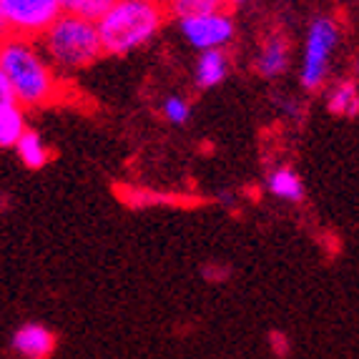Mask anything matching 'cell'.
Instances as JSON below:
<instances>
[{
  "label": "cell",
  "instance_id": "cell-1",
  "mask_svg": "<svg viewBox=\"0 0 359 359\" xmlns=\"http://www.w3.org/2000/svg\"><path fill=\"white\" fill-rule=\"evenodd\" d=\"M0 71L11 86L13 101L20 108H43L60 98L63 86L33 38H0Z\"/></svg>",
  "mask_w": 359,
  "mask_h": 359
},
{
  "label": "cell",
  "instance_id": "cell-2",
  "mask_svg": "<svg viewBox=\"0 0 359 359\" xmlns=\"http://www.w3.org/2000/svg\"><path fill=\"white\" fill-rule=\"evenodd\" d=\"M166 20L161 0H116L96 23L106 55H128L156 38Z\"/></svg>",
  "mask_w": 359,
  "mask_h": 359
},
{
  "label": "cell",
  "instance_id": "cell-3",
  "mask_svg": "<svg viewBox=\"0 0 359 359\" xmlns=\"http://www.w3.org/2000/svg\"><path fill=\"white\" fill-rule=\"evenodd\" d=\"M41 48L50 60V66L63 73L90 68L103 55L96 23L71 13H60L53 20V25L41 36Z\"/></svg>",
  "mask_w": 359,
  "mask_h": 359
},
{
  "label": "cell",
  "instance_id": "cell-4",
  "mask_svg": "<svg viewBox=\"0 0 359 359\" xmlns=\"http://www.w3.org/2000/svg\"><path fill=\"white\" fill-rule=\"evenodd\" d=\"M63 13V0H0L3 36L41 38Z\"/></svg>",
  "mask_w": 359,
  "mask_h": 359
},
{
  "label": "cell",
  "instance_id": "cell-5",
  "mask_svg": "<svg viewBox=\"0 0 359 359\" xmlns=\"http://www.w3.org/2000/svg\"><path fill=\"white\" fill-rule=\"evenodd\" d=\"M337 38H339V30L332 18H317L311 23L309 33H306L304 63H302V86L306 90L322 88V83L327 81Z\"/></svg>",
  "mask_w": 359,
  "mask_h": 359
},
{
  "label": "cell",
  "instance_id": "cell-6",
  "mask_svg": "<svg viewBox=\"0 0 359 359\" xmlns=\"http://www.w3.org/2000/svg\"><path fill=\"white\" fill-rule=\"evenodd\" d=\"M233 30L236 28H233L231 13L224 11V6L181 18V33L198 50L224 48L233 38Z\"/></svg>",
  "mask_w": 359,
  "mask_h": 359
},
{
  "label": "cell",
  "instance_id": "cell-7",
  "mask_svg": "<svg viewBox=\"0 0 359 359\" xmlns=\"http://www.w3.org/2000/svg\"><path fill=\"white\" fill-rule=\"evenodd\" d=\"M13 349L23 359H50L55 352V334L43 324H23L13 334Z\"/></svg>",
  "mask_w": 359,
  "mask_h": 359
},
{
  "label": "cell",
  "instance_id": "cell-8",
  "mask_svg": "<svg viewBox=\"0 0 359 359\" xmlns=\"http://www.w3.org/2000/svg\"><path fill=\"white\" fill-rule=\"evenodd\" d=\"M229 76V55L224 53V48H214V50H201L196 60V86L201 90L216 88L219 83H224Z\"/></svg>",
  "mask_w": 359,
  "mask_h": 359
},
{
  "label": "cell",
  "instance_id": "cell-9",
  "mask_svg": "<svg viewBox=\"0 0 359 359\" xmlns=\"http://www.w3.org/2000/svg\"><path fill=\"white\" fill-rule=\"evenodd\" d=\"M289 68V43L284 36H271L257 55V73L264 78L282 76Z\"/></svg>",
  "mask_w": 359,
  "mask_h": 359
},
{
  "label": "cell",
  "instance_id": "cell-10",
  "mask_svg": "<svg viewBox=\"0 0 359 359\" xmlns=\"http://www.w3.org/2000/svg\"><path fill=\"white\" fill-rule=\"evenodd\" d=\"M327 108L339 118H354L359 116V86L354 81H339L332 86L327 96Z\"/></svg>",
  "mask_w": 359,
  "mask_h": 359
},
{
  "label": "cell",
  "instance_id": "cell-11",
  "mask_svg": "<svg viewBox=\"0 0 359 359\" xmlns=\"http://www.w3.org/2000/svg\"><path fill=\"white\" fill-rule=\"evenodd\" d=\"M23 111L25 108H20L15 101L0 106V146L3 149H13L18 144V138L28 131Z\"/></svg>",
  "mask_w": 359,
  "mask_h": 359
},
{
  "label": "cell",
  "instance_id": "cell-12",
  "mask_svg": "<svg viewBox=\"0 0 359 359\" xmlns=\"http://www.w3.org/2000/svg\"><path fill=\"white\" fill-rule=\"evenodd\" d=\"M266 186H269V191L274 194L276 198L289 201V204H297V201H302V196H304V184H302L299 174L287 166L274 168L269 174V179H266Z\"/></svg>",
  "mask_w": 359,
  "mask_h": 359
},
{
  "label": "cell",
  "instance_id": "cell-13",
  "mask_svg": "<svg viewBox=\"0 0 359 359\" xmlns=\"http://www.w3.org/2000/svg\"><path fill=\"white\" fill-rule=\"evenodd\" d=\"M13 149H15V154H18L20 163H23L25 168H43L50 161L48 146H46V141H43L36 131H25Z\"/></svg>",
  "mask_w": 359,
  "mask_h": 359
},
{
  "label": "cell",
  "instance_id": "cell-14",
  "mask_svg": "<svg viewBox=\"0 0 359 359\" xmlns=\"http://www.w3.org/2000/svg\"><path fill=\"white\" fill-rule=\"evenodd\" d=\"M116 0H63V13H71L78 18L98 23V20L111 11Z\"/></svg>",
  "mask_w": 359,
  "mask_h": 359
},
{
  "label": "cell",
  "instance_id": "cell-15",
  "mask_svg": "<svg viewBox=\"0 0 359 359\" xmlns=\"http://www.w3.org/2000/svg\"><path fill=\"white\" fill-rule=\"evenodd\" d=\"M211 8H222V6H216L214 0H168L166 3V13H171L176 20L196 15V13L211 11Z\"/></svg>",
  "mask_w": 359,
  "mask_h": 359
},
{
  "label": "cell",
  "instance_id": "cell-16",
  "mask_svg": "<svg viewBox=\"0 0 359 359\" xmlns=\"http://www.w3.org/2000/svg\"><path fill=\"white\" fill-rule=\"evenodd\" d=\"M163 116H166V121H171V123H186L189 116H191L189 101L181 96H168L166 101H163Z\"/></svg>",
  "mask_w": 359,
  "mask_h": 359
},
{
  "label": "cell",
  "instance_id": "cell-17",
  "mask_svg": "<svg viewBox=\"0 0 359 359\" xmlns=\"http://www.w3.org/2000/svg\"><path fill=\"white\" fill-rule=\"evenodd\" d=\"M11 101H13L11 86H8L6 76H3V71H0V106H3V103H11Z\"/></svg>",
  "mask_w": 359,
  "mask_h": 359
},
{
  "label": "cell",
  "instance_id": "cell-18",
  "mask_svg": "<svg viewBox=\"0 0 359 359\" xmlns=\"http://www.w3.org/2000/svg\"><path fill=\"white\" fill-rule=\"evenodd\" d=\"M271 341H274V349L279 357H284V354L289 352V344H287V337L282 334H271Z\"/></svg>",
  "mask_w": 359,
  "mask_h": 359
},
{
  "label": "cell",
  "instance_id": "cell-19",
  "mask_svg": "<svg viewBox=\"0 0 359 359\" xmlns=\"http://www.w3.org/2000/svg\"><path fill=\"white\" fill-rule=\"evenodd\" d=\"M226 3H233V6H236V3H244V0H226Z\"/></svg>",
  "mask_w": 359,
  "mask_h": 359
},
{
  "label": "cell",
  "instance_id": "cell-20",
  "mask_svg": "<svg viewBox=\"0 0 359 359\" xmlns=\"http://www.w3.org/2000/svg\"><path fill=\"white\" fill-rule=\"evenodd\" d=\"M214 3H216V6H224V3H226V0H214Z\"/></svg>",
  "mask_w": 359,
  "mask_h": 359
},
{
  "label": "cell",
  "instance_id": "cell-21",
  "mask_svg": "<svg viewBox=\"0 0 359 359\" xmlns=\"http://www.w3.org/2000/svg\"><path fill=\"white\" fill-rule=\"evenodd\" d=\"M0 38H3V36H0Z\"/></svg>",
  "mask_w": 359,
  "mask_h": 359
}]
</instances>
